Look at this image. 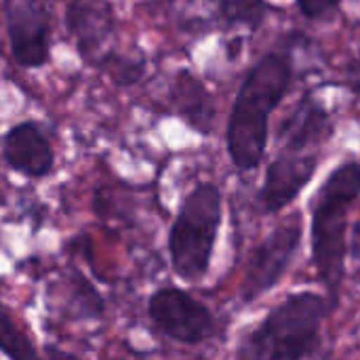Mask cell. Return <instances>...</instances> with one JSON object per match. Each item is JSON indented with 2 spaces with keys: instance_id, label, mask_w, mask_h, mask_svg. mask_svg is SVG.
Returning <instances> with one entry per match:
<instances>
[{
  "instance_id": "1",
  "label": "cell",
  "mask_w": 360,
  "mask_h": 360,
  "mask_svg": "<svg viewBox=\"0 0 360 360\" xmlns=\"http://www.w3.org/2000/svg\"><path fill=\"white\" fill-rule=\"evenodd\" d=\"M291 80L289 57L270 53L255 63L240 84L226 133L230 158L238 169L249 171L262 162L268 146L270 116L285 99Z\"/></svg>"
},
{
  "instance_id": "18",
  "label": "cell",
  "mask_w": 360,
  "mask_h": 360,
  "mask_svg": "<svg viewBox=\"0 0 360 360\" xmlns=\"http://www.w3.org/2000/svg\"><path fill=\"white\" fill-rule=\"evenodd\" d=\"M344 80H346V86H348L354 95H359L360 97V57H356V59L346 68Z\"/></svg>"
},
{
  "instance_id": "11",
  "label": "cell",
  "mask_w": 360,
  "mask_h": 360,
  "mask_svg": "<svg viewBox=\"0 0 360 360\" xmlns=\"http://www.w3.org/2000/svg\"><path fill=\"white\" fill-rule=\"evenodd\" d=\"M333 133L329 112L312 97H306L283 122L278 137L287 152H304L321 146Z\"/></svg>"
},
{
  "instance_id": "8",
  "label": "cell",
  "mask_w": 360,
  "mask_h": 360,
  "mask_svg": "<svg viewBox=\"0 0 360 360\" xmlns=\"http://www.w3.org/2000/svg\"><path fill=\"white\" fill-rule=\"evenodd\" d=\"M319 167L316 154L287 152L274 158L266 171V179L262 186V205L268 213H276L291 205L300 192L310 184Z\"/></svg>"
},
{
  "instance_id": "17",
  "label": "cell",
  "mask_w": 360,
  "mask_h": 360,
  "mask_svg": "<svg viewBox=\"0 0 360 360\" xmlns=\"http://www.w3.org/2000/svg\"><path fill=\"white\" fill-rule=\"evenodd\" d=\"M297 6L308 19H325L340 8V0H297Z\"/></svg>"
},
{
  "instance_id": "9",
  "label": "cell",
  "mask_w": 360,
  "mask_h": 360,
  "mask_svg": "<svg viewBox=\"0 0 360 360\" xmlns=\"http://www.w3.org/2000/svg\"><path fill=\"white\" fill-rule=\"evenodd\" d=\"M4 162L27 179H42L55 167L53 148L34 120L15 124L2 137Z\"/></svg>"
},
{
  "instance_id": "12",
  "label": "cell",
  "mask_w": 360,
  "mask_h": 360,
  "mask_svg": "<svg viewBox=\"0 0 360 360\" xmlns=\"http://www.w3.org/2000/svg\"><path fill=\"white\" fill-rule=\"evenodd\" d=\"M173 110L196 131L209 133L215 120V108L205 84L194 78L188 70H181L171 86Z\"/></svg>"
},
{
  "instance_id": "7",
  "label": "cell",
  "mask_w": 360,
  "mask_h": 360,
  "mask_svg": "<svg viewBox=\"0 0 360 360\" xmlns=\"http://www.w3.org/2000/svg\"><path fill=\"white\" fill-rule=\"evenodd\" d=\"M11 53L21 68H42L51 59V15L42 0H4Z\"/></svg>"
},
{
  "instance_id": "10",
  "label": "cell",
  "mask_w": 360,
  "mask_h": 360,
  "mask_svg": "<svg viewBox=\"0 0 360 360\" xmlns=\"http://www.w3.org/2000/svg\"><path fill=\"white\" fill-rule=\"evenodd\" d=\"M65 27L76 40L80 57L97 63L101 46L114 32L112 8L105 0H68Z\"/></svg>"
},
{
  "instance_id": "4",
  "label": "cell",
  "mask_w": 360,
  "mask_h": 360,
  "mask_svg": "<svg viewBox=\"0 0 360 360\" xmlns=\"http://www.w3.org/2000/svg\"><path fill=\"white\" fill-rule=\"evenodd\" d=\"M221 213V192L215 184H198L184 198L169 232L171 266L179 278L196 283L209 272Z\"/></svg>"
},
{
  "instance_id": "14",
  "label": "cell",
  "mask_w": 360,
  "mask_h": 360,
  "mask_svg": "<svg viewBox=\"0 0 360 360\" xmlns=\"http://www.w3.org/2000/svg\"><path fill=\"white\" fill-rule=\"evenodd\" d=\"M65 285H68L70 300H72L68 302V310L76 319H99L103 314V300L89 285V281L82 278L78 270L70 272V278L65 281Z\"/></svg>"
},
{
  "instance_id": "19",
  "label": "cell",
  "mask_w": 360,
  "mask_h": 360,
  "mask_svg": "<svg viewBox=\"0 0 360 360\" xmlns=\"http://www.w3.org/2000/svg\"><path fill=\"white\" fill-rule=\"evenodd\" d=\"M350 253H352V257L354 259H359L360 262V221L354 226V230H352V243H350Z\"/></svg>"
},
{
  "instance_id": "2",
  "label": "cell",
  "mask_w": 360,
  "mask_h": 360,
  "mask_svg": "<svg viewBox=\"0 0 360 360\" xmlns=\"http://www.w3.org/2000/svg\"><path fill=\"white\" fill-rule=\"evenodd\" d=\"M327 297L302 291L278 304L238 350L240 359L300 360L312 356L321 346V327L329 316Z\"/></svg>"
},
{
  "instance_id": "5",
  "label": "cell",
  "mask_w": 360,
  "mask_h": 360,
  "mask_svg": "<svg viewBox=\"0 0 360 360\" xmlns=\"http://www.w3.org/2000/svg\"><path fill=\"white\" fill-rule=\"evenodd\" d=\"M148 316L154 327L173 342L196 346L215 331L211 310L177 287H162L148 300Z\"/></svg>"
},
{
  "instance_id": "16",
  "label": "cell",
  "mask_w": 360,
  "mask_h": 360,
  "mask_svg": "<svg viewBox=\"0 0 360 360\" xmlns=\"http://www.w3.org/2000/svg\"><path fill=\"white\" fill-rule=\"evenodd\" d=\"M219 15L228 25H249L251 30H255L266 19V2L264 0H221Z\"/></svg>"
},
{
  "instance_id": "6",
  "label": "cell",
  "mask_w": 360,
  "mask_h": 360,
  "mask_svg": "<svg viewBox=\"0 0 360 360\" xmlns=\"http://www.w3.org/2000/svg\"><path fill=\"white\" fill-rule=\"evenodd\" d=\"M302 236H304L302 217L295 215L285 224H281L278 228H274L270 236L257 245L245 268V281L240 289L245 302L257 300L283 278L293 255L300 249Z\"/></svg>"
},
{
  "instance_id": "3",
  "label": "cell",
  "mask_w": 360,
  "mask_h": 360,
  "mask_svg": "<svg viewBox=\"0 0 360 360\" xmlns=\"http://www.w3.org/2000/svg\"><path fill=\"white\" fill-rule=\"evenodd\" d=\"M360 196V165L338 167L312 200V257L331 295L340 291L346 264V224Z\"/></svg>"
},
{
  "instance_id": "13",
  "label": "cell",
  "mask_w": 360,
  "mask_h": 360,
  "mask_svg": "<svg viewBox=\"0 0 360 360\" xmlns=\"http://www.w3.org/2000/svg\"><path fill=\"white\" fill-rule=\"evenodd\" d=\"M116 86H133L146 74V59L122 55L116 51H105L95 63Z\"/></svg>"
},
{
  "instance_id": "15",
  "label": "cell",
  "mask_w": 360,
  "mask_h": 360,
  "mask_svg": "<svg viewBox=\"0 0 360 360\" xmlns=\"http://www.w3.org/2000/svg\"><path fill=\"white\" fill-rule=\"evenodd\" d=\"M0 352L13 360L36 359L34 344L19 331L8 308L0 302Z\"/></svg>"
}]
</instances>
